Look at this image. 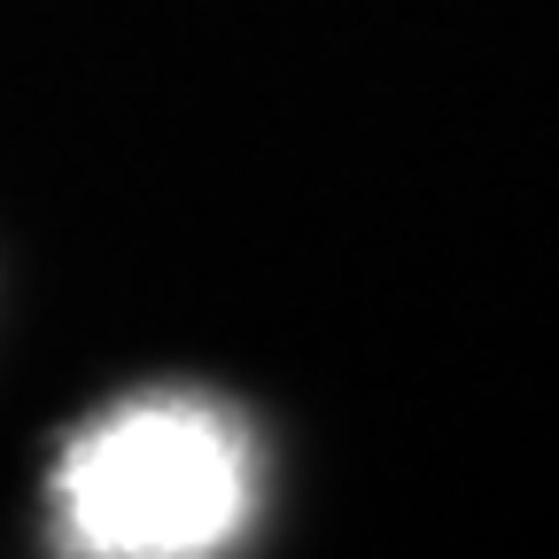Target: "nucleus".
Masks as SVG:
<instances>
[{"mask_svg":"<svg viewBox=\"0 0 559 559\" xmlns=\"http://www.w3.org/2000/svg\"><path fill=\"white\" fill-rule=\"evenodd\" d=\"M257 489L249 436L210 404H132L70 451L62 506L102 559H194L234 544Z\"/></svg>","mask_w":559,"mask_h":559,"instance_id":"obj_1","label":"nucleus"}]
</instances>
